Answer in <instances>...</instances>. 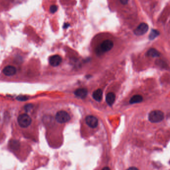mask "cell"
<instances>
[{"instance_id":"1","label":"cell","mask_w":170,"mask_h":170,"mask_svg":"<svg viewBox=\"0 0 170 170\" xmlns=\"http://www.w3.org/2000/svg\"><path fill=\"white\" fill-rule=\"evenodd\" d=\"M164 113L159 110H154L151 111L148 115L149 121L152 123L161 122L164 119Z\"/></svg>"},{"instance_id":"2","label":"cell","mask_w":170,"mask_h":170,"mask_svg":"<svg viewBox=\"0 0 170 170\" xmlns=\"http://www.w3.org/2000/svg\"><path fill=\"white\" fill-rule=\"evenodd\" d=\"M18 122L20 127L26 128L30 126L31 123V119L27 114H22L18 117Z\"/></svg>"},{"instance_id":"3","label":"cell","mask_w":170,"mask_h":170,"mask_svg":"<svg viewBox=\"0 0 170 170\" xmlns=\"http://www.w3.org/2000/svg\"><path fill=\"white\" fill-rule=\"evenodd\" d=\"M56 120L60 123H64L68 122L71 118L68 113L64 110H61L57 113L56 114Z\"/></svg>"},{"instance_id":"4","label":"cell","mask_w":170,"mask_h":170,"mask_svg":"<svg viewBox=\"0 0 170 170\" xmlns=\"http://www.w3.org/2000/svg\"><path fill=\"white\" fill-rule=\"evenodd\" d=\"M148 29V25L147 24L144 23H141L134 30V34L135 35H138V36L143 35L147 32Z\"/></svg>"},{"instance_id":"5","label":"cell","mask_w":170,"mask_h":170,"mask_svg":"<svg viewBox=\"0 0 170 170\" xmlns=\"http://www.w3.org/2000/svg\"><path fill=\"white\" fill-rule=\"evenodd\" d=\"M86 122L89 127L92 128L98 126V120L96 117L92 115H88L86 118Z\"/></svg>"},{"instance_id":"6","label":"cell","mask_w":170,"mask_h":170,"mask_svg":"<svg viewBox=\"0 0 170 170\" xmlns=\"http://www.w3.org/2000/svg\"><path fill=\"white\" fill-rule=\"evenodd\" d=\"M114 46V43L110 40H106L100 44V49L103 52H107L112 49Z\"/></svg>"},{"instance_id":"7","label":"cell","mask_w":170,"mask_h":170,"mask_svg":"<svg viewBox=\"0 0 170 170\" xmlns=\"http://www.w3.org/2000/svg\"><path fill=\"white\" fill-rule=\"evenodd\" d=\"M49 61L50 64L54 67H56L61 63L62 58L59 55H54L50 57Z\"/></svg>"},{"instance_id":"8","label":"cell","mask_w":170,"mask_h":170,"mask_svg":"<svg viewBox=\"0 0 170 170\" xmlns=\"http://www.w3.org/2000/svg\"><path fill=\"white\" fill-rule=\"evenodd\" d=\"M16 69L12 66H8L3 69V73L5 75L8 76H13L16 73Z\"/></svg>"},{"instance_id":"9","label":"cell","mask_w":170,"mask_h":170,"mask_svg":"<svg viewBox=\"0 0 170 170\" xmlns=\"http://www.w3.org/2000/svg\"><path fill=\"white\" fill-rule=\"evenodd\" d=\"M75 95L81 98H85L88 94V90L86 89H78L75 91Z\"/></svg>"},{"instance_id":"10","label":"cell","mask_w":170,"mask_h":170,"mask_svg":"<svg viewBox=\"0 0 170 170\" xmlns=\"http://www.w3.org/2000/svg\"><path fill=\"white\" fill-rule=\"evenodd\" d=\"M115 95L113 92H109L106 96V100L109 106H112L115 101Z\"/></svg>"},{"instance_id":"11","label":"cell","mask_w":170,"mask_h":170,"mask_svg":"<svg viewBox=\"0 0 170 170\" xmlns=\"http://www.w3.org/2000/svg\"><path fill=\"white\" fill-rule=\"evenodd\" d=\"M103 91L101 89H98L94 91L92 94V97L98 102H100L103 99Z\"/></svg>"},{"instance_id":"12","label":"cell","mask_w":170,"mask_h":170,"mask_svg":"<svg viewBox=\"0 0 170 170\" xmlns=\"http://www.w3.org/2000/svg\"><path fill=\"white\" fill-rule=\"evenodd\" d=\"M147 55L148 56L151 57H158L160 56V53L158 50L155 49L151 48L148 51Z\"/></svg>"},{"instance_id":"13","label":"cell","mask_w":170,"mask_h":170,"mask_svg":"<svg viewBox=\"0 0 170 170\" xmlns=\"http://www.w3.org/2000/svg\"><path fill=\"white\" fill-rule=\"evenodd\" d=\"M143 100V97L139 95L133 96L131 98L130 100V103L134 104V103H139Z\"/></svg>"},{"instance_id":"14","label":"cell","mask_w":170,"mask_h":170,"mask_svg":"<svg viewBox=\"0 0 170 170\" xmlns=\"http://www.w3.org/2000/svg\"><path fill=\"white\" fill-rule=\"evenodd\" d=\"M159 31L156 30H152L150 32L149 38L150 40H153L155 39L156 37L159 35Z\"/></svg>"},{"instance_id":"15","label":"cell","mask_w":170,"mask_h":170,"mask_svg":"<svg viewBox=\"0 0 170 170\" xmlns=\"http://www.w3.org/2000/svg\"><path fill=\"white\" fill-rule=\"evenodd\" d=\"M19 142H17L16 141H12L11 142V147L12 148L17 149L19 148Z\"/></svg>"},{"instance_id":"16","label":"cell","mask_w":170,"mask_h":170,"mask_svg":"<svg viewBox=\"0 0 170 170\" xmlns=\"http://www.w3.org/2000/svg\"><path fill=\"white\" fill-rule=\"evenodd\" d=\"M57 7L56 5H52L50 7V12L51 13H55L57 10Z\"/></svg>"},{"instance_id":"17","label":"cell","mask_w":170,"mask_h":170,"mask_svg":"<svg viewBox=\"0 0 170 170\" xmlns=\"http://www.w3.org/2000/svg\"><path fill=\"white\" fill-rule=\"evenodd\" d=\"M17 99L20 101H24L27 99V98L26 96H19L17 98Z\"/></svg>"},{"instance_id":"18","label":"cell","mask_w":170,"mask_h":170,"mask_svg":"<svg viewBox=\"0 0 170 170\" xmlns=\"http://www.w3.org/2000/svg\"><path fill=\"white\" fill-rule=\"evenodd\" d=\"M32 106L31 105H27L25 107V110H26V111H28L31 109H32Z\"/></svg>"},{"instance_id":"19","label":"cell","mask_w":170,"mask_h":170,"mask_svg":"<svg viewBox=\"0 0 170 170\" xmlns=\"http://www.w3.org/2000/svg\"><path fill=\"white\" fill-rule=\"evenodd\" d=\"M119 1L123 5H126L128 2V0H119Z\"/></svg>"},{"instance_id":"20","label":"cell","mask_w":170,"mask_h":170,"mask_svg":"<svg viewBox=\"0 0 170 170\" xmlns=\"http://www.w3.org/2000/svg\"><path fill=\"white\" fill-rule=\"evenodd\" d=\"M127 170H138V169H137V168L133 167L129 168H128V169H127Z\"/></svg>"},{"instance_id":"21","label":"cell","mask_w":170,"mask_h":170,"mask_svg":"<svg viewBox=\"0 0 170 170\" xmlns=\"http://www.w3.org/2000/svg\"><path fill=\"white\" fill-rule=\"evenodd\" d=\"M102 170H110V168L109 167H106L103 168V169H102Z\"/></svg>"}]
</instances>
